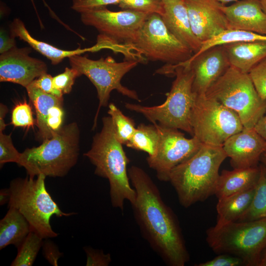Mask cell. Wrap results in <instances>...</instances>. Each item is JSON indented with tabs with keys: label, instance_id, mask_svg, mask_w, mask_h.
<instances>
[{
	"label": "cell",
	"instance_id": "6da1fadb",
	"mask_svg": "<svg viewBox=\"0 0 266 266\" xmlns=\"http://www.w3.org/2000/svg\"><path fill=\"white\" fill-rule=\"evenodd\" d=\"M128 175L136 193L135 200L131 205L142 236L166 265L184 266L189 255L175 214L142 168L132 166Z\"/></svg>",
	"mask_w": 266,
	"mask_h": 266
},
{
	"label": "cell",
	"instance_id": "7a4b0ae2",
	"mask_svg": "<svg viewBox=\"0 0 266 266\" xmlns=\"http://www.w3.org/2000/svg\"><path fill=\"white\" fill-rule=\"evenodd\" d=\"M102 121L101 131L94 136L90 149L84 155L95 166V174L108 180L112 206L123 211L126 200L133 204L136 198L127 169L130 160L116 137L111 117H103Z\"/></svg>",
	"mask_w": 266,
	"mask_h": 266
},
{
	"label": "cell",
	"instance_id": "3957f363",
	"mask_svg": "<svg viewBox=\"0 0 266 266\" xmlns=\"http://www.w3.org/2000/svg\"><path fill=\"white\" fill-rule=\"evenodd\" d=\"M227 157L222 147L202 144L194 155L172 169L169 181L182 206L189 207L214 195L219 168Z\"/></svg>",
	"mask_w": 266,
	"mask_h": 266
},
{
	"label": "cell",
	"instance_id": "277c9868",
	"mask_svg": "<svg viewBox=\"0 0 266 266\" xmlns=\"http://www.w3.org/2000/svg\"><path fill=\"white\" fill-rule=\"evenodd\" d=\"M159 72L176 76L164 102L152 106L125 103V107L142 114L152 124L181 130L193 136L191 117L196 94L193 91L194 74L190 66L185 63L167 66Z\"/></svg>",
	"mask_w": 266,
	"mask_h": 266
},
{
	"label": "cell",
	"instance_id": "5b68a950",
	"mask_svg": "<svg viewBox=\"0 0 266 266\" xmlns=\"http://www.w3.org/2000/svg\"><path fill=\"white\" fill-rule=\"evenodd\" d=\"M79 140L77 123L68 124L53 131L52 137L43 140L39 146L21 153L17 165L23 167L32 178L39 174L63 177L77 162Z\"/></svg>",
	"mask_w": 266,
	"mask_h": 266
},
{
	"label": "cell",
	"instance_id": "8992f818",
	"mask_svg": "<svg viewBox=\"0 0 266 266\" xmlns=\"http://www.w3.org/2000/svg\"><path fill=\"white\" fill-rule=\"evenodd\" d=\"M43 174L36 179L29 176L12 180L7 188L9 199L8 207L18 210L30 224L31 231L43 239L56 237L58 233L51 226L53 215L67 217L74 212H63L46 190Z\"/></svg>",
	"mask_w": 266,
	"mask_h": 266
},
{
	"label": "cell",
	"instance_id": "52a82bcc",
	"mask_svg": "<svg viewBox=\"0 0 266 266\" xmlns=\"http://www.w3.org/2000/svg\"><path fill=\"white\" fill-rule=\"evenodd\" d=\"M206 241L218 254L233 255L244 266H258L266 247V218L215 225L207 230Z\"/></svg>",
	"mask_w": 266,
	"mask_h": 266
},
{
	"label": "cell",
	"instance_id": "ba28073f",
	"mask_svg": "<svg viewBox=\"0 0 266 266\" xmlns=\"http://www.w3.org/2000/svg\"><path fill=\"white\" fill-rule=\"evenodd\" d=\"M234 111L244 128H254L266 112L263 99L248 73L230 66L205 93Z\"/></svg>",
	"mask_w": 266,
	"mask_h": 266
},
{
	"label": "cell",
	"instance_id": "9c48e42d",
	"mask_svg": "<svg viewBox=\"0 0 266 266\" xmlns=\"http://www.w3.org/2000/svg\"><path fill=\"white\" fill-rule=\"evenodd\" d=\"M68 58L71 67L75 69L80 76L85 75L96 88L99 103L94 120L93 130L97 126L100 109L102 107L108 105L110 93L113 90H116L124 96L140 101L135 91L121 84L123 76L135 67L139 61L130 59L117 62L110 56L94 60L80 55H73Z\"/></svg>",
	"mask_w": 266,
	"mask_h": 266
},
{
	"label": "cell",
	"instance_id": "30bf717a",
	"mask_svg": "<svg viewBox=\"0 0 266 266\" xmlns=\"http://www.w3.org/2000/svg\"><path fill=\"white\" fill-rule=\"evenodd\" d=\"M191 123L194 136L202 144L215 146L222 147L230 137L244 128L234 111L205 94H196Z\"/></svg>",
	"mask_w": 266,
	"mask_h": 266
},
{
	"label": "cell",
	"instance_id": "8fae6325",
	"mask_svg": "<svg viewBox=\"0 0 266 266\" xmlns=\"http://www.w3.org/2000/svg\"><path fill=\"white\" fill-rule=\"evenodd\" d=\"M126 46L152 61L175 66L188 61L193 52L168 30L161 16H147L133 39Z\"/></svg>",
	"mask_w": 266,
	"mask_h": 266
},
{
	"label": "cell",
	"instance_id": "7c38bea8",
	"mask_svg": "<svg viewBox=\"0 0 266 266\" xmlns=\"http://www.w3.org/2000/svg\"><path fill=\"white\" fill-rule=\"evenodd\" d=\"M148 15L131 10L112 11L104 6L80 13V19L100 33L98 44L112 49L130 43Z\"/></svg>",
	"mask_w": 266,
	"mask_h": 266
},
{
	"label": "cell",
	"instance_id": "4fadbf2b",
	"mask_svg": "<svg viewBox=\"0 0 266 266\" xmlns=\"http://www.w3.org/2000/svg\"><path fill=\"white\" fill-rule=\"evenodd\" d=\"M154 124L159 130L160 140L156 153L148 156L146 161L158 179L167 182L172 169L194 155L202 143L195 136L186 138L178 129Z\"/></svg>",
	"mask_w": 266,
	"mask_h": 266
},
{
	"label": "cell",
	"instance_id": "5bb4252c",
	"mask_svg": "<svg viewBox=\"0 0 266 266\" xmlns=\"http://www.w3.org/2000/svg\"><path fill=\"white\" fill-rule=\"evenodd\" d=\"M31 48L17 47L0 54V81L18 84L25 88L47 73L43 61L29 56Z\"/></svg>",
	"mask_w": 266,
	"mask_h": 266
},
{
	"label": "cell",
	"instance_id": "9a60e30c",
	"mask_svg": "<svg viewBox=\"0 0 266 266\" xmlns=\"http://www.w3.org/2000/svg\"><path fill=\"white\" fill-rule=\"evenodd\" d=\"M194 34L202 42L229 29L223 5L218 0H183Z\"/></svg>",
	"mask_w": 266,
	"mask_h": 266
},
{
	"label": "cell",
	"instance_id": "2e32d148",
	"mask_svg": "<svg viewBox=\"0 0 266 266\" xmlns=\"http://www.w3.org/2000/svg\"><path fill=\"white\" fill-rule=\"evenodd\" d=\"M194 74L193 91L197 95L205 94L212 85L230 66L223 45L212 47L187 61Z\"/></svg>",
	"mask_w": 266,
	"mask_h": 266
},
{
	"label": "cell",
	"instance_id": "e0dca14e",
	"mask_svg": "<svg viewBox=\"0 0 266 266\" xmlns=\"http://www.w3.org/2000/svg\"><path fill=\"white\" fill-rule=\"evenodd\" d=\"M222 147L233 168L255 167L266 151V140L254 128L244 127L230 137Z\"/></svg>",
	"mask_w": 266,
	"mask_h": 266
},
{
	"label": "cell",
	"instance_id": "ac0fdd59",
	"mask_svg": "<svg viewBox=\"0 0 266 266\" xmlns=\"http://www.w3.org/2000/svg\"><path fill=\"white\" fill-rule=\"evenodd\" d=\"M228 28L266 35V12L258 0L236 1L229 6L223 4Z\"/></svg>",
	"mask_w": 266,
	"mask_h": 266
},
{
	"label": "cell",
	"instance_id": "d6986e66",
	"mask_svg": "<svg viewBox=\"0 0 266 266\" xmlns=\"http://www.w3.org/2000/svg\"><path fill=\"white\" fill-rule=\"evenodd\" d=\"M163 1L164 12L161 17L168 30L194 54L197 53L202 43L193 32L183 0H163Z\"/></svg>",
	"mask_w": 266,
	"mask_h": 266
},
{
	"label": "cell",
	"instance_id": "ffe728a7",
	"mask_svg": "<svg viewBox=\"0 0 266 266\" xmlns=\"http://www.w3.org/2000/svg\"><path fill=\"white\" fill-rule=\"evenodd\" d=\"M260 173L255 167L223 170L219 174L214 190L218 199L241 192L256 186Z\"/></svg>",
	"mask_w": 266,
	"mask_h": 266
},
{
	"label": "cell",
	"instance_id": "44dd1931",
	"mask_svg": "<svg viewBox=\"0 0 266 266\" xmlns=\"http://www.w3.org/2000/svg\"><path fill=\"white\" fill-rule=\"evenodd\" d=\"M9 29L12 36L15 38L18 37L27 42L33 49L50 60L53 65L59 64L66 58H69L75 55H81L87 51H94L100 49L97 45L89 48H79L73 50L59 49L33 37L27 30L24 23L18 18L13 20L9 25Z\"/></svg>",
	"mask_w": 266,
	"mask_h": 266
},
{
	"label": "cell",
	"instance_id": "7402d4cb",
	"mask_svg": "<svg viewBox=\"0 0 266 266\" xmlns=\"http://www.w3.org/2000/svg\"><path fill=\"white\" fill-rule=\"evenodd\" d=\"M230 66L248 73L266 59V40L239 42L223 45Z\"/></svg>",
	"mask_w": 266,
	"mask_h": 266
},
{
	"label": "cell",
	"instance_id": "603a6c76",
	"mask_svg": "<svg viewBox=\"0 0 266 266\" xmlns=\"http://www.w3.org/2000/svg\"><path fill=\"white\" fill-rule=\"evenodd\" d=\"M26 89L29 99L35 109L36 125L38 130V137L42 141L51 138L53 132L47 126V117L52 107L63 105V98L45 93L31 84Z\"/></svg>",
	"mask_w": 266,
	"mask_h": 266
},
{
	"label": "cell",
	"instance_id": "cb8c5ba5",
	"mask_svg": "<svg viewBox=\"0 0 266 266\" xmlns=\"http://www.w3.org/2000/svg\"><path fill=\"white\" fill-rule=\"evenodd\" d=\"M31 231L25 217L18 210L9 207L0 221V250L9 245L18 248Z\"/></svg>",
	"mask_w": 266,
	"mask_h": 266
},
{
	"label": "cell",
	"instance_id": "d4e9b609",
	"mask_svg": "<svg viewBox=\"0 0 266 266\" xmlns=\"http://www.w3.org/2000/svg\"><path fill=\"white\" fill-rule=\"evenodd\" d=\"M255 187L218 199L216 205L218 218L215 225L220 226L238 221L251 204Z\"/></svg>",
	"mask_w": 266,
	"mask_h": 266
},
{
	"label": "cell",
	"instance_id": "484cf974",
	"mask_svg": "<svg viewBox=\"0 0 266 266\" xmlns=\"http://www.w3.org/2000/svg\"><path fill=\"white\" fill-rule=\"evenodd\" d=\"M160 140L159 130L155 124H140L126 145L129 148L147 153L148 156L156 153Z\"/></svg>",
	"mask_w": 266,
	"mask_h": 266
},
{
	"label": "cell",
	"instance_id": "4316f807",
	"mask_svg": "<svg viewBox=\"0 0 266 266\" xmlns=\"http://www.w3.org/2000/svg\"><path fill=\"white\" fill-rule=\"evenodd\" d=\"M259 166L260 175L251 204L237 221H250L266 218V166L261 163Z\"/></svg>",
	"mask_w": 266,
	"mask_h": 266
},
{
	"label": "cell",
	"instance_id": "83f0119b",
	"mask_svg": "<svg viewBox=\"0 0 266 266\" xmlns=\"http://www.w3.org/2000/svg\"><path fill=\"white\" fill-rule=\"evenodd\" d=\"M266 40V35L252 32L228 29L212 38L202 42L200 50L193 56H197L206 50L218 45L239 42Z\"/></svg>",
	"mask_w": 266,
	"mask_h": 266
},
{
	"label": "cell",
	"instance_id": "f1b7e54d",
	"mask_svg": "<svg viewBox=\"0 0 266 266\" xmlns=\"http://www.w3.org/2000/svg\"><path fill=\"white\" fill-rule=\"evenodd\" d=\"M43 238L31 231L18 248L16 257L11 266H31L43 245Z\"/></svg>",
	"mask_w": 266,
	"mask_h": 266
},
{
	"label": "cell",
	"instance_id": "f546056e",
	"mask_svg": "<svg viewBox=\"0 0 266 266\" xmlns=\"http://www.w3.org/2000/svg\"><path fill=\"white\" fill-rule=\"evenodd\" d=\"M108 114L111 117L115 134L122 144H126L136 128L134 120L126 116L113 103L108 104Z\"/></svg>",
	"mask_w": 266,
	"mask_h": 266
},
{
	"label": "cell",
	"instance_id": "4dcf8cb0",
	"mask_svg": "<svg viewBox=\"0 0 266 266\" xmlns=\"http://www.w3.org/2000/svg\"><path fill=\"white\" fill-rule=\"evenodd\" d=\"M119 7L123 10H131L147 15L164 12L163 0H120Z\"/></svg>",
	"mask_w": 266,
	"mask_h": 266
},
{
	"label": "cell",
	"instance_id": "1f68e13d",
	"mask_svg": "<svg viewBox=\"0 0 266 266\" xmlns=\"http://www.w3.org/2000/svg\"><path fill=\"white\" fill-rule=\"evenodd\" d=\"M11 124L16 127L29 129L36 125L32 109L26 100L18 102L13 107L11 114Z\"/></svg>",
	"mask_w": 266,
	"mask_h": 266
},
{
	"label": "cell",
	"instance_id": "d6a6232c",
	"mask_svg": "<svg viewBox=\"0 0 266 266\" xmlns=\"http://www.w3.org/2000/svg\"><path fill=\"white\" fill-rule=\"evenodd\" d=\"M11 133L5 134L0 132V167L5 163H18L21 153L14 146L11 137Z\"/></svg>",
	"mask_w": 266,
	"mask_h": 266
},
{
	"label": "cell",
	"instance_id": "836d02e7",
	"mask_svg": "<svg viewBox=\"0 0 266 266\" xmlns=\"http://www.w3.org/2000/svg\"><path fill=\"white\" fill-rule=\"evenodd\" d=\"M79 76L78 71L75 69L66 67L63 73L53 77V86L63 95L69 94L72 90L75 79Z\"/></svg>",
	"mask_w": 266,
	"mask_h": 266
},
{
	"label": "cell",
	"instance_id": "e575fe53",
	"mask_svg": "<svg viewBox=\"0 0 266 266\" xmlns=\"http://www.w3.org/2000/svg\"><path fill=\"white\" fill-rule=\"evenodd\" d=\"M248 74L260 97L266 100V59L256 65Z\"/></svg>",
	"mask_w": 266,
	"mask_h": 266
},
{
	"label": "cell",
	"instance_id": "d590c367",
	"mask_svg": "<svg viewBox=\"0 0 266 266\" xmlns=\"http://www.w3.org/2000/svg\"><path fill=\"white\" fill-rule=\"evenodd\" d=\"M120 1V0H73L71 8L80 13L110 4L118 5Z\"/></svg>",
	"mask_w": 266,
	"mask_h": 266
},
{
	"label": "cell",
	"instance_id": "8d00e7d4",
	"mask_svg": "<svg viewBox=\"0 0 266 266\" xmlns=\"http://www.w3.org/2000/svg\"><path fill=\"white\" fill-rule=\"evenodd\" d=\"M84 250L87 255V266H107L111 261L109 253L104 254L101 250L85 247Z\"/></svg>",
	"mask_w": 266,
	"mask_h": 266
},
{
	"label": "cell",
	"instance_id": "74e56055",
	"mask_svg": "<svg viewBox=\"0 0 266 266\" xmlns=\"http://www.w3.org/2000/svg\"><path fill=\"white\" fill-rule=\"evenodd\" d=\"M197 266H244L243 261L239 258L228 254H220L214 258L200 263Z\"/></svg>",
	"mask_w": 266,
	"mask_h": 266
},
{
	"label": "cell",
	"instance_id": "f35d334b",
	"mask_svg": "<svg viewBox=\"0 0 266 266\" xmlns=\"http://www.w3.org/2000/svg\"><path fill=\"white\" fill-rule=\"evenodd\" d=\"M31 84L45 93L63 98L62 93L54 88L53 77L49 74L44 73L34 79Z\"/></svg>",
	"mask_w": 266,
	"mask_h": 266
},
{
	"label": "cell",
	"instance_id": "ab89813d",
	"mask_svg": "<svg viewBox=\"0 0 266 266\" xmlns=\"http://www.w3.org/2000/svg\"><path fill=\"white\" fill-rule=\"evenodd\" d=\"M64 114L63 105H55L51 108L47 117V124L52 132L58 131L62 127Z\"/></svg>",
	"mask_w": 266,
	"mask_h": 266
},
{
	"label": "cell",
	"instance_id": "60d3db41",
	"mask_svg": "<svg viewBox=\"0 0 266 266\" xmlns=\"http://www.w3.org/2000/svg\"><path fill=\"white\" fill-rule=\"evenodd\" d=\"M43 252L45 258L53 266H58V260L62 253L59 251L56 245L51 241H46L43 243Z\"/></svg>",
	"mask_w": 266,
	"mask_h": 266
},
{
	"label": "cell",
	"instance_id": "b9f144b4",
	"mask_svg": "<svg viewBox=\"0 0 266 266\" xmlns=\"http://www.w3.org/2000/svg\"><path fill=\"white\" fill-rule=\"evenodd\" d=\"M15 37L8 35L3 30L0 32V53L2 54L16 47Z\"/></svg>",
	"mask_w": 266,
	"mask_h": 266
},
{
	"label": "cell",
	"instance_id": "7bdbcfd3",
	"mask_svg": "<svg viewBox=\"0 0 266 266\" xmlns=\"http://www.w3.org/2000/svg\"><path fill=\"white\" fill-rule=\"evenodd\" d=\"M254 128L266 140V112L260 119Z\"/></svg>",
	"mask_w": 266,
	"mask_h": 266
},
{
	"label": "cell",
	"instance_id": "ee69618b",
	"mask_svg": "<svg viewBox=\"0 0 266 266\" xmlns=\"http://www.w3.org/2000/svg\"><path fill=\"white\" fill-rule=\"evenodd\" d=\"M8 109L6 105L0 103V132H2L7 125L4 122V118L7 113Z\"/></svg>",
	"mask_w": 266,
	"mask_h": 266
},
{
	"label": "cell",
	"instance_id": "f6af8a7d",
	"mask_svg": "<svg viewBox=\"0 0 266 266\" xmlns=\"http://www.w3.org/2000/svg\"><path fill=\"white\" fill-rule=\"evenodd\" d=\"M9 199L7 188L3 189L0 192V204L2 205L8 203Z\"/></svg>",
	"mask_w": 266,
	"mask_h": 266
},
{
	"label": "cell",
	"instance_id": "bcb514c9",
	"mask_svg": "<svg viewBox=\"0 0 266 266\" xmlns=\"http://www.w3.org/2000/svg\"><path fill=\"white\" fill-rule=\"evenodd\" d=\"M258 266H266V247L262 254Z\"/></svg>",
	"mask_w": 266,
	"mask_h": 266
},
{
	"label": "cell",
	"instance_id": "7dc6e473",
	"mask_svg": "<svg viewBox=\"0 0 266 266\" xmlns=\"http://www.w3.org/2000/svg\"><path fill=\"white\" fill-rule=\"evenodd\" d=\"M261 164L266 166V151H265L261 156L260 161Z\"/></svg>",
	"mask_w": 266,
	"mask_h": 266
},
{
	"label": "cell",
	"instance_id": "c3c4849f",
	"mask_svg": "<svg viewBox=\"0 0 266 266\" xmlns=\"http://www.w3.org/2000/svg\"><path fill=\"white\" fill-rule=\"evenodd\" d=\"M263 9L266 12V0H258Z\"/></svg>",
	"mask_w": 266,
	"mask_h": 266
},
{
	"label": "cell",
	"instance_id": "681fc988",
	"mask_svg": "<svg viewBox=\"0 0 266 266\" xmlns=\"http://www.w3.org/2000/svg\"><path fill=\"white\" fill-rule=\"evenodd\" d=\"M219 2H220L223 4H225L226 3L230 2L231 1H237V0H218Z\"/></svg>",
	"mask_w": 266,
	"mask_h": 266
},
{
	"label": "cell",
	"instance_id": "f907efd6",
	"mask_svg": "<svg viewBox=\"0 0 266 266\" xmlns=\"http://www.w3.org/2000/svg\"><path fill=\"white\" fill-rule=\"evenodd\" d=\"M32 2H33V0H31Z\"/></svg>",
	"mask_w": 266,
	"mask_h": 266
}]
</instances>
